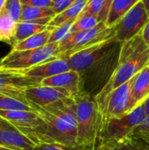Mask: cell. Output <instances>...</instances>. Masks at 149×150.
<instances>
[{"label":"cell","instance_id":"obj_18","mask_svg":"<svg viewBox=\"0 0 149 150\" xmlns=\"http://www.w3.org/2000/svg\"><path fill=\"white\" fill-rule=\"evenodd\" d=\"M87 2H88V0H76L73 4H71L63 11L55 15L51 19V21L48 23V26L58 27L61 25H62L68 21L76 20V18L80 15V13L83 10Z\"/></svg>","mask_w":149,"mask_h":150},{"label":"cell","instance_id":"obj_31","mask_svg":"<svg viewBox=\"0 0 149 150\" xmlns=\"http://www.w3.org/2000/svg\"><path fill=\"white\" fill-rule=\"evenodd\" d=\"M76 0H53L51 8L54 11V14L57 15L67 9L71 4H73Z\"/></svg>","mask_w":149,"mask_h":150},{"label":"cell","instance_id":"obj_14","mask_svg":"<svg viewBox=\"0 0 149 150\" xmlns=\"http://www.w3.org/2000/svg\"><path fill=\"white\" fill-rule=\"evenodd\" d=\"M0 145L14 150H31L35 144L0 117Z\"/></svg>","mask_w":149,"mask_h":150},{"label":"cell","instance_id":"obj_12","mask_svg":"<svg viewBox=\"0 0 149 150\" xmlns=\"http://www.w3.org/2000/svg\"><path fill=\"white\" fill-rule=\"evenodd\" d=\"M39 85L20 71L0 69V95L26 102L24 91L32 86Z\"/></svg>","mask_w":149,"mask_h":150},{"label":"cell","instance_id":"obj_19","mask_svg":"<svg viewBox=\"0 0 149 150\" xmlns=\"http://www.w3.org/2000/svg\"><path fill=\"white\" fill-rule=\"evenodd\" d=\"M55 27H51L48 26L47 29L35 33L25 40L15 43L13 45V48L11 50H26V49H34V48H39L41 47L48 43L50 35L53 32V30Z\"/></svg>","mask_w":149,"mask_h":150},{"label":"cell","instance_id":"obj_32","mask_svg":"<svg viewBox=\"0 0 149 150\" xmlns=\"http://www.w3.org/2000/svg\"><path fill=\"white\" fill-rule=\"evenodd\" d=\"M22 5L40 6V7H51V0H20Z\"/></svg>","mask_w":149,"mask_h":150},{"label":"cell","instance_id":"obj_6","mask_svg":"<svg viewBox=\"0 0 149 150\" xmlns=\"http://www.w3.org/2000/svg\"><path fill=\"white\" fill-rule=\"evenodd\" d=\"M114 39V27L98 22L95 26L71 33L58 43L55 58L68 59L73 54L95 44Z\"/></svg>","mask_w":149,"mask_h":150},{"label":"cell","instance_id":"obj_1","mask_svg":"<svg viewBox=\"0 0 149 150\" xmlns=\"http://www.w3.org/2000/svg\"><path fill=\"white\" fill-rule=\"evenodd\" d=\"M120 46L112 39L82 49L68 58L71 69L81 76L83 91L95 97L104 88L117 67Z\"/></svg>","mask_w":149,"mask_h":150},{"label":"cell","instance_id":"obj_20","mask_svg":"<svg viewBox=\"0 0 149 150\" xmlns=\"http://www.w3.org/2000/svg\"><path fill=\"white\" fill-rule=\"evenodd\" d=\"M139 1L141 0H113L105 22V25L107 26H113Z\"/></svg>","mask_w":149,"mask_h":150},{"label":"cell","instance_id":"obj_35","mask_svg":"<svg viewBox=\"0 0 149 150\" xmlns=\"http://www.w3.org/2000/svg\"><path fill=\"white\" fill-rule=\"evenodd\" d=\"M141 36L144 40V41L147 43V45L149 46V20L147 23V25L144 26V28L142 29V31L141 32Z\"/></svg>","mask_w":149,"mask_h":150},{"label":"cell","instance_id":"obj_41","mask_svg":"<svg viewBox=\"0 0 149 150\" xmlns=\"http://www.w3.org/2000/svg\"><path fill=\"white\" fill-rule=\"evenodd\" d=\"M143 150H149V149H143Z\"/></svg>","mask_w":149,"mask_h":150},{"label":"cell","instance_id":"obj_28","mask_svg":"<svg viewBox=\"0 0 149 150\" xmlns=\"http://www.w3.org/2000/svg\"><path fill=\"white\" fill-rule=\"evenodd\" d=\"M75 22V20H70L68 21L62 25H61L58 27H55L49 38L48 43H54V42H60L61 40H62L65 37H67L69 33V30L70 27L72 25V24Z\"/></svg>","mask_w":149,"mask_h":150},{"label":"cell","instance_id":"obj_29","mask_svg":"<svg viewBox=\"0 0 149 150\" xmlns=\"http://www.w3.org/2000/svg\"><path fill=\"white\" fill-rule=\"evenodd\" d=\"M87 148L90 147H82V146L70 147L56 142H50V143H39L37 145H34L31 150H85Z\"/></svg>","mask_w":149,"mask_h":150},{"label":"cell","instance_id":"obj_15","mask_svg":"<svg viewBox=\"0 0 149 150\" xmlns=\"http://www.w3.org/2000/svg\"><path fill=\"white\" fill-rule=\"evenodd\" d=\"M40 85L64 89L71 92L74 96L83 91V83L78 72L69 70L59 75L46 78L41 81Z\"/></svg>","mask_w":149,"mask_h":150},{"label":"cell","instance_id":"obj_30","mask_svg":"<svg viewBox=\"0 0 149 150\" xmlns=\"http://www.w3.org/2000/svg\"><path fill=\"white\" fill-rule=\"evenodd\" d=\"M115 150H143V148L131 137L113 148Z\"/></svg>","mask_w":149,"mask_h":150},{"label":"cell","instance_id":"obj_5","mask_svg":"<svg viewBox=\"0 0 149 150\" xmlns=\"http://www.w3.org/2000/svg\"><path fill=\"white\" fill-rule=\"evenodd\" d=\"M147 116L148 113L141 103L126 116L101 121L97 140L114 148L129 139L135 127L141 125Z\"/></svg>","mask_w":149,"mask_h":150},{"label":"cell","instance_id":"obj_2","mask_svg":"<svg viewBox=\"0 0 149 150\" xmlns=\"http://www.w3.org/2000/svg\"><path fill=\"white\" fill-rule=\"evenodd\" d=\"M149 64V46L138 33L120 46L117 67L104 88L95 96L97 105L113 90L131 80Z\"/></svg>","mask_w":149,"mask_h":150},{"label":"cell","instance_id":"obj_33","mask_svg":"<svg viewBox=\"0 0 149 150\" xmlns=\"http://www.w3.org/2000/svg\"><path fill=\"white\" fill-rule=\"evenodd\" d=\"M112 2H113V0H104L103 8L97 17L98 22H105L106 21V18L108 17V13H109V11H110Z\"/></svg>","mask_w":149,"mask_h":150},{"label":"cell","instance_id":"obj_9","mask_svg":"<svg viewBox=\"0 0 149 150\" xmlns=\"http://www.w3.org/2000/svg\"><path fill=\"white\" fill-rule=\"evenodd\" d=\"M130 87L131 80L112 91L97 105L101 114V121L121 118L134 109L131 99Z\"/></svg>","mask_w":149,"mask_h":150},{"label":"cell","instance_id":"obj_37","mask_svg":"<svg viewBox=\"0 0 149 150\" xmlns=\"http://www.w3.org/2000/svg\"><path fill=\"white\" fill-rule=\"evenodd\" d=\"M141 1H142L143 4L145 6V9H146V11L148 12V15L149 17V0H141Z\"/></svg>","mask_w":149,"mask_h":150},{"label":"cell","instance_id":"obj_8","mask_svg":"<svg viewBox=\"0 0 149 150\" xmlns=\"http://www.w3.org/2000/svg\"><path fill=\"white\" fill-rule=\"evenodd\" d=\"M0 117L11 124L33 144L47 143L46 123L35 111H0Z\"/></svg>","mask_w":149,"mask_h":150},{"label":"cell","instance_id":"obj_13","mask_svg":"<svg viewBox=\"0 0 149 150\" xmlns=\"http://www.w3.org/2000/svg\"><path fill=\"white\" fill-rule=\"evenodd\" d=\"M69 70H71V68L68 59L54 58L26 69L23 73L25 76L40 85L42 80Z\"/></svg>","mask_w":149,"mask_h":150},{"label":"cell","instance_id":"obj_40","mask_svg":"<svg viewBox=\"0 0 149 150\" xmlns=\"http://www.w3.org/2000/svg\"><path fill=\"white\" fill-rule=\"evenodd\" d=\"M85 150H92V147L91 148H87Z\"/></svg>","mask_w":149,"mask_h":150},{"label":"cell","instance_id":"obj_22","mask_svg":"<svg viewBox=\"0 0 149 150\" xmlns=\"http://www.w3.org/2000/svg\"><path fill=\"white\" fill-rule=\"evenodd\" d=\"M17 23L3 11H0V41L13 42Z\"/></svg>","mask_w":149,"mask_h":150},{"label":"cell","instance_id":"obj_34","mask_svg":"<svg viewBox=\"0 0 149 150\" xmlns=\"http://www.w3.org/2000/svg\"><path fill=\"white\" fill-rule=\"evenodd\" d=\"M92 150H115L113 148L110 147L109 145H106L105 143L100 142L98 140L95 142V144L92 146Z\"/></svg>","mask_w":149,"mask_h":150},{"label":"cell","instance_id":"obj_27","mask_svg":"<svg viewBox=\"0 0 149 150\" xmlns=\"http://www.w3.org/2000/svg\"><path fill=\"white\" fill-rule=\"evenodd\" d=\"M103 4L104 0H88L86 5L84 6L80 15L76 18V19L87 16H93L97 18L103 8Z\"/></svg>","mask_w":149,"mask_h":150},{"label":"cell","instance_id":"obj_25","mask_svg":"<svg viewBox=\"0 0 149 150\" xmlns=\"http://www.w3.org/2000/svg\"><path fill=\"white\" fill-rule=\"evenodd\" d=\"M21 7L22 4L20 0H5L2 11L14 22L18 23L20 18Z\"/></svg>","mask_w":149,"mask_h":150},{"label":"cell","instance_id":"obj_38","mask_svg":"<svg viewBox=\"0 0 149 150\" xmlns=\"http://www.w3.org/2000/svg\"><path fill=\"white\" fill-rule=\"evenodd\" d=\"M4 3H5V0H0V11H2V9H3Z\"/></svg>","mask_w":149,"mask_h":150},{"label":"cell","instance_id":"obj_7","mask_svg":"<svg viewBox=\"0 0 149 150\" xmlns=\"http://www.w3.org/2000/svg\"><path fill=\"white\" fill-rule=\"evenodd\" d=\"M59 42L47 43L34 49L11 50L0 61V69L24 72L34 66L55 58Z\"/></svg>","mask_w":149,"mask_h":150},{"label":"cell","instance_id":"obj_24","mask_svg":"<svg viewBox=\"0 0 149 150\" xmlns=\"http://www.w3.org/2000/svg\"><path fill=\"white\" fill-rule=\"evenodd\" d=\"M0 111H33V109L26 102L0 95Z\"/></svg>","mask_w":149,"mask_h":150},{"label":"cell","instance_id":"obj_11","mask_svg":"<svg viewBox=\"0 0 149 150\" xmlns=\"http://www.w3.org/2000/svg\"><path fill=\"white\" fill-rule=\"evenodd\" d=\"M24 97L26 103L33 111H36L50 106L66 98H73L74 95L64 89L36 85L27 88L24 91Z\"/></svg>","mask_w":149,"mask_h":150},{"label":"cell","instance_id":"obj_17","mask_svg":"<svg viewBox=\"0 0 149 150\" xmlns=\"http://www.w3.org/2000/svg\"><path fill=\"white\" fill-rule=\"evenodd\" d=\"M53 18L47 17L40 19L34 20H25V21H18L16 25L15 36L13 40V45L15 43L20 42L26 38L40 33L48 28V23L51 21Z\"/></svg>","mask_w":149,"mask_h":150},{"label":"cell","instance_id":"obj_3","mask_svg":"<svg viewBox=\"0 0 149 150\" xmlns=\"http://www.w3.org/2000/svg\"><path fill=\"white\" fill-rule=\"evenodd\" d=\"M35 112L46 123L47 143L56 142L70 147L78 146L77 120L73 98H66Z\"/></svg>","mask_w":149,"mask_h":150},{"label":"cell","instance_id":"obj_4","mask_svg":"<svg viewBox=\"0 0 149 150\" xmlns=\"http://www.w3.org/2000/svg\"><path fill=\"white\" fill-rule=\"evenodd\" d=\"M73 102L77 120V144L90 148L97 142L101 127V114L95 97L80 91L73 97Z\"/></svg>","mask_w":149,"mask_h":150},{"label":"cell","instance_id":"obj_10","mask_svg":"<svg viewBox=\"0 0 149 150\" xmlns=\"http://www.w3.org/2000/svg\"><path fill=\"white\" fill-rule=\"evenodd\" d=\"M149 17L142 1L133 6L114 25V40L122 44L140 33Z\"/></svg>","mask_w":149,"mask_h":150},{"label":"cell","instance_id":"obj_16","mask_svg":"<svg viewBox=\"0 0 149 150\" xmlns=\"http://www.w3.org/2000/svg\"><path fill=\"white\" fill-rule=\"evenodd\" d=\"M130 94L133 108L143 103L149 96V64L131 79Z\"/></svg>","mask_w":149,"mask_h":150},{"label":"cell","instance_id":"obj_36","mask_svg":"<svg viewBox=\"0 0 149 150\" xmlns=\"http://www.w3.org/2000/svg\"><path fill=\"white\" fill-rule=\"evenodd\" d=\"M143 105H144V108H145L148 115H149V96L146 98V100L143 102Z\"/></svg>","mask_w":149,"mask_h":150},{"label":"cell","instance_id":"obj_26","mask_svg":"<svg viewBox=\"0 0 149 150\" xmlns=\"http://www.w3.org/2000/svg\"><path fill=\"white\" fill-rule=\"evenodd\" d=\"M97 23H98L97 18L93 17V16H87V17H83V18L76 19L70 27L69 34L91 28V27L95 26Z\"/></svg>","mask_w":149,"mask_h":150},{"label":"cell","instance_id":"obj_42","mask_svg":"<svg viewBox=\"0 0 149 150\" xmlns=\"http://www.w3.org/2000/svg\"><path fill=\"white\" fill-rule=\"evenodd\" d=\"M51 1H53V0H51Z\"/></svg>","mask_w":149,"mask_h":150},{"label":"cell","instance_id":"obj_21","mask_svg":"<svg viewBox=\"0 0 149 150\" xmlns=\"http://www.w3.org/2000/svg\"><path fill=\"white\" fill-rule=\"evenodd\" d=\"M54 16H55V14L51 7L22 5L19 21L34 20V19L47 18V17L54 18Z\"/></svg>","mask_w":149,"mask_h":150},{"label":"cell","instance_id":"obj_39","mask_svg":"<svg viewBox=\"0 0 149 150\" xmlns=\"http://www.w3.org/2000/svg\"><path fill=\"white\" fill-rule=\"evenodd\" d=\"M0 150H14L12 149H10V148H7V147H4V146H2L0 145Z\"/></svg>","mask_w":149,"mask_h":150},{"label":"cell","instance_id":"obj_23","mask_svg":"<svg viewBox=\"0 0 149 150\" xmlns=\"http://www.w3.org/2000/svg\"><path fill=\"white\" fill-rule=\"evenodd\" d=\"M131 138L136 141L143 149H149V115L133 130Z\"/></svg>","mask_w":149,"mask_h":150}]
</instances>
